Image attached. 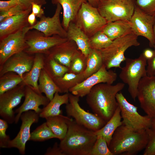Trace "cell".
Listing matches in <instances>:
<instances>
[{
	"instance_id": "cell-1",
	"label": "cell",
	"mask_w": 155,
	"mask_h": 155,
	"mask_svg": "<svg viewBox=\"0 0 155 155\" xmlns=\"http://www.w3.org/2000/svg\"><path fill=\"white\" fill-rule=\"evenodd\" d=\"M125 86L122 82L115 85L98 84L94 86L86 96L87 103L94 114L107 122L119 106L116 95Z\"/></svg>"
},
{
	"instance_id": "cell-2",
	"label": "cell",
	"mask_w": 155,
	"mask_h": 155,
	"mask_svg": "<svg viewBox=\"0 0 155 155\" xmlns=\"http://www.w3.org/2000/svg\"><path fill=\"white\" fill-rule=\"evenodd\" d=\"M68 130L59 145L65 155H89L97 138L94 131L70 118Z\"/></svg>"
},
{
	"instance_id": "cell-3",
	"label": "cell",
	"mask_w": 155,
	"mask_h": 155,
	"mask_svg": "<svg viewBox=\"0 0 155 155\" xmlns=\"http://www.w3.org/2000/svg\"><path fill=\"white\" fill-rule=\"evenodd\" d=\"M148 140L146 129L135 131L122 125L115 131L108 147L113 155H133L145 148Z\"/></svg>"
},
{
	"instance_id": "cell-4",
	"label": "cell",
	"mask_w": 155,
	"mask_h": 155,
	"mask_svg": "<svg viewBox=\"0 0 155 155\" xmlns=\"http://www.w3.org/2000/svg\"><path fill=\"white\" fill-rule=\"evenodd\" d=\"M138 37L132 32L113 40L108 46L99 50L103 64L107 69L113 67H121V63L126 58L125 55L126 51L131 46L140 45Z\"/></svg>"
},
{
	"instance_id": "cell-5",
	"label": "cell",
	"mask_w": 155,
	"mask_h": 155,
	"mask_svg": "<svg viewBox=\"0 0 155 155\" xmlns=\"http://www.w3.org/2000/svg\"><path fill=\"white\" fill-rule=\"evenodd\" d=\"M125 66L121 68L119 78L128 86V91L134 101L137 98V88L141 79L147 75V60L142 53L137 58H126Z\"/></svg>"
},
{
	"instance_id": "cell-6",
	"label": "cell",
	"mask_w": 155,
	"mask_h": 155,
	"mask_svg": "<svg viewBox=\"0 0 155 155\" xmlns=\"http://www.w3.org/2000/svg\"><path fill=\"white\" fill-rule=\"evenodd\" d=\"M116 98L121 110L122 125L135 131L151 128L152 118L140 114L137 107L128 102L122 93H118Z\"/></svg>"
},
{
	"instance_id": "cell-7",
	"label": "cell",
	"mask_w": 155,
	"mask_h": 155,
	"mask_svg": "<svg viewBox=\"0 0 155 155\" xmlns=\"http://www.w3.org/2000/svg\"><path fill=\"white\" fill-rule=\"evenodd\" d=\"M135 5V0H104L99 1L97 8L107 22L117 20L130 21Z\"/></svg>"
},
{
	"instance_id": "cell-8",
	"label": "cell",
	"mask_w": 155,
	"mask_h": 155,
	"mask_svg": "<svg viewBox=\"0 0 155 155\" xmlns=\"http://www.w3.org/2000/svg\"><path fill=\"white\" fill-rule=\"evenodd\" d=\"M80 97L69 93V101L66 104V113L78 124L94 131L102 127L106 122L95 114L88 112L82 108L79 102Z\"/></svg>"
},
{
	"instance_id": "cell-9",
	"label": "cell",
	"mask_w": 155,
	"mask_h": 155,
	"mask_svg": "<svg viewBox=\"0 0 155 155\" xmlns=\"http://www.w3.org/2000/svg\"><path fill=\"white\" fill-rule=\"evenodd\" d=\"M74 22L89 38L102 30L107 23L97 8L88 2L83 3Z\"/></svg>"
},
{
	"instance_id": "cell-10",
	"label": "cell",
	"mask_w": 155,
	"mask_h": 155,
	"mask_svg": "<svg viewBox=\"0 0 155 155\" xmlns=\"http://www.w3.org/2000/svg\"><path fill=\"white\" fill-rule=\"evenodd\" d=\"M68 39L58 35L46 36L38 30H30L26 35V42L28 47L24 51L31 55L40 53L47 55L52 48Z\"/></svg>"
},
{
	"instance_id": "cell-11",
	"label": "cell",
	"mask_w": 155,
	"mask_h": 155,
	"mask_svg": "<svg viewBox=\"0 0 155 155\" xmlns=\"http://www.w3.org/2000/svg\"><path fill=\"white\" fill-rule=\"evenodd\" d=\"M30 25L9 34L0 40V66L15 54L24 51L28 46L26 42V33Z\"/></svg>"
},
{
	"instance_id": "cell-12",
	"label": "cell",
	"mask_w": 155,
	"mask_h": 155,
	"mask_svg": "<svg viewBox=\"0 0 155 155\" xmlns=\"http://www.w3.org/2000/svg\"><path fill=\"white\" fill-rule=\"evenodd\" d=\"M155 15L148 14L135 4L134 11L130 21L132 32L137 36H141L147 39L149 45L155 48V39L153 26Z\"/></svg>"
},
{
	"instance_id": "cell-13",
	"label": "cell",
	"mask_w": 155,
	"mask_h": 155,
	"mask_svg": "<svg viewBox=\"0 0 155 155\" xmlns=\"http://www.w3.org/2000/svg\"><path fill=\"white\" fill-rule=\"evenodd\" d=\"M108 70L103 64L98 71L70 89L69 92L74 95L83 97L86 96L92 88L98 84H112L117 80V74L113 70Z\"/></svg>"
},
{
	"instance_id": "cell-14",
	"label": "cell",
	"mask_w": 155,
	"mask_h": 155,
	"mask_svg": "<svg viewBox=\"0 0 155 155\" xmlns=\"http://www.w3.org/2000/svg\"><path fill=\"white\" fill-rule=\"evenodd\" d=\"M26 85L22 82L14 88L0 95V116L8 124L15 122L13 108L24 96Z\"/></svg>"
},
{
	"instance_id": "cell-15",
	"label": "cell",
	"mask_w": 155,
	"mask_h": 155,
	"mask_svg": "<svg viewBox=\"0 0 155 155\" xmlns=\"http://www.w3.org/2000/svg\"><path fill=\"white\" fill-rule=\"evenodd\" d=\"M137 98L140 106L147 115L155 117V75H146L140 80Z\"/></svg>"
},
{
	"instance_id": "cell-16",
	"label": "cell",
	"mask_w": 155,
	"mask_h": 155,
	"mask_svg": "<svg viewBox=\"0 0 155 155\" xmlns=\"http://www.w3.org/2000/svg\"><path fill=\"white\" fill-rule=\"evenodd\" d=\"M39 117V114L33 111L23 112L20 117L22 124L20 131L16 136L10 140L7 148H16L20 154L24 155L26 143L30 138V127L33 123L38 122Z\"/></svg>"
},
{
	"instance_id": "cell-17",
	"label": "cell",
	"mask_w": 155,
	"mask_h": 155,
	"mask_svg": "<svg viewBox=\"0 0 155 155\" xmlns=\"http://www.w3.org/2000/svg\"><path fill=\"white\" fill-rule=\"evenodd\" d=\"M56 5L55 13L52 17H46L44 15L35 24L30 26V30H38L43 33L46 36L58 35L67 38V31L64 28L60 20V14L62 7L59 3Z\"/></svg>"
},
{
	"instance_id": "cell-18",
	"label": "cell",
	"mask_w": 155,
	"mask_h": 155,
	"mask_svg": "<svg viewBox=\"0 0 155 155\" xmlns=\"http://www.w3.org/2000/svg\"><path fill=\"white\" fill-rule=\"evenodd\" d=\"M34 55L24 51L16 54L0 66V76L8 72H13L23 78V75L29 71L34 62Z\"/></svg>"
},
{
	"instance_id": "cell-19",
	"label": "cell",
	"mask_w": 155,
	"mask_h": 155,
	"mask_svg": "<svg viewBox=\"0 0 155 155\" xmlns=\"http://www.w3.org/2000/svg\"><path fill=\"white\" fill-rule=\"evenodd\" d=\"M25 99L22 105L16 109L15 111L17 113L15 116V123H17L21 114L24 112L30 110L34 111L39 114L42 109L39 106H46L50 100L45 96L37 92L31 86L26 85L25 89Z\"/></svg>"
},
{
	"instance_id": "cell-20",
	"label": "cell",
	"mask_w": 155,
	"mask_h": 155,
	"mask_svg": "<svg viewBox=\"0 0 155 155\" xmlns=\"http://www.w3.org/2000/svg\"><path fill=\"white\" fill-rule=\"evenodd\" d=\"M80 51L74 41L68 39L52 48L47 55L69 68L72 59Z\"/></svg>"
},
{
	"instance_id": "cell-21",
	"label": "cell",
	"mask_w": 155,
	"mask_h": 155,
	"mask_svg": "<svg viewBox=\"0 0 155 155\" xmlns=\"http://www.w3.org/2000/svg\"><path fill=\"white\" fill-rule=\"evenodd\" d=\"M32 11V6L22 13L7 18L0 22V40L29 26L28 17Z\"/></svg>"
},
{
	"instance_id": "cell-22",
	"label": "cell",
	"mask_w": 155,
	"mask_h": 155,
	"mask_svg": "<svg viewBox=\"0 0 155 155\" xmlns=\"http://www.w3.org/2000/svg\"><path fill=\"white\" fill-rule=\"evenodd\" d=\"M53 4L59 3L63 9L62 25L66 30L69 23L74 22L82 4L87 0H51Z\"/></svg>"
},
{
	"instance_id": "cell-23",
	"label": "cell",
	"mask_w": 155,
	"mask_h": 155,
	"mask_svg": "<svg viewBox=\"0 0 155 155\" xmlns=\"http://www.w3.org/2000/svg\"><path fill=\"white\" fill-rule=\"evenodd\" d=\"M67 32V38L74 41L79 49L87 57L91 49L89 37L74 22L69 23Z\"/></svg>"
},
{
	"instance_id": "cell-24",
	"label": "cell",
	"mask_w": 155,
	"mask_h": 155,
	"mask_svg": "<svg viewBox=\"0 0 155 155\" xmlns=\"http://www.w3.org/2000/svg\"><path fill=\"white\" fill-rule=\"evenodd\" d=\"M45 56L44 54H34L33 66L30 71L24 74L22 82L25 85L31 86L37 92L41 93L39 90L38 81L41 70L43 69Z\"/></svg>"
},
{
	"instance_id": "cell-25",
	"label": "cell",
	"mask_w": 155,
	"mask_h": 155,
	"mask_svg": "<svg viewBox=\"0 0 155 155\" xmlns=\"http://www.w3.org/2000/svg\"><path fill=\"white\" fill-rule=\"evenodd\" d=\"M58 92H56L53 98L49 103L42 109L39 117L46 119V118L62 115L61 106L67 104L69 101V93L60 95Z\"/></svg>"
},
{
	"instance_id": "cell-26",
	"label": "cell",
	"mask_w": 155,
	"mask_h": 155,
	"mask_svg": "<svg viewBox=\"0 0 155 155\" xmlns=\"http://www.w3.org/2000/svg\"><path fill=\"white\" fill-rule=\"evenodd\" d=\"M102 30L113 40L133 32L130 22L123 20L107 22Z\"/></svg>"
},
{
	"instance_id": "cell-27",
	"label": "cell",
	"mask_w": 155,
	"mask_h": 155,
	"mask_svg": "<svg viewBox=\"0 0 155 155\" xmlns=\"http://www.w3.org/2000/svg\"><path fill=\"white\" fill-rule=\"evenodd\" d=\"M121 118L120 109L118 106L113 115L105 125L101 129L94 131L96 135H101L106 140L108 146L115 131L122 125Z\"/></svg>"
},
{
	"instance_id": "cell-28",
	"label": "cell",
	"mask_w": 155,
	"mask_h": 155,
	"mask_svg": "<svg viewBox=\"0 0 155 155\" xmlns=\"http://www.w3.org/2000/svg\"><path fill=\"white\" fill-rule=\"evenodd\" d=\"M85 79L84 72L75 74L68 72L63 76L53 80L59 89L60 93H67L70 89Z\"/></svg>"
},
{
	"instance_id": "cell-29",
	"label": "cell",
	"mask_w": 155,
	"mask_h": 155,
	"mask_svg": "<svg viewBox=\"0 0 155 155\" xmlns=\"http://www.w3.org/2000/svg\"><path fill=\"white\" fill-rule=\"evenodd\" d=\"M70 118L61 115L46 118V123L57 138L60 140L65 136L68 130L67 121Z\"/></svg>"
},
{
	"instance_id": "cell-30",
	"label": "cell",
	"mask_w": 155,
	"mask_h": 155,
	"mask_svg": "<svg viewBox=\"0 0 155 155\" xmlns=\"http://www.w3.org/2000/svg\"><path fill=\"white\" fill-rule=\"evenodd\" d=\"M38 81L40 92L44 93L50 101L53 98L56 92L60 93L59 89L44 69L41 71Z\"/></svg>"
},
{
	"instance_id": "cell-31",
	"label": "cell",
	"mask_w": 155,
	"mask_h": 155,
	"mask_svg": "<svg viewBox=\"0 0 155 155\" xmlns=\"http://www.w3.org/2000/svg\"><path fill=\"white\" fill-rule=\"evenodd\" d=\"M86 58V67L84 72L85 79L98 71L103 65L102 56L99 50L91 49Z\"/></svg>"
},
{
	"instance_id": "cell-32",
	"label": "cell",
	"mask_w": 155,
	"mask_h": 155,
	"mask_svg": "<svg viewBox=\"0 0 155 155\" xmlns=\"http://www.w3.org/2000/svg\"><path fill=\"white\" fill-rule=\"evenodd\" d=\"M45 56L43 69L52 79L62 77L69 71L67 67L59 63L48 55Z\"/></svg>"
},
{
	"instance_id": "cell-33",
	"label": "cell",
	"mask_w": 155,
	"mask_h": 155,
	"mask_svg": "<svg viewBox=\"0 0 155 155\" xmlns=\"http://www.w3.org/2000/svg\"><path fill=\"white\" fill-rule=\"evenodd\" d=\"M23 78L13 72H8L0 76V95L17 86Z\"/></svg>"
},
{
	"instance_id": "cell-34",
	"label": "cell",
	"mask_w": 155,
	"mask_h": 155,
	"mask_svg": "<svg viewBox=\"0 0 155 155\" xmlns=\"http://www.w3.org/2000/svg\"><path fill=\"white\" fill-rule=\"evenodd\" d=\"M53 138H57L45 122L31 133L30 140L43 142Z\"/></svg>"
},
{
	"instance_id": "cell-35",
	"label": "cell",
	"mask_w": 155,
	"mask_h": 155,
	"mask_svg": "<svg viewBox=\"0 0 155 155\" xmlns=\"http://www.w3.org/2000/svg\"><path fill=\"white\" fill-rule=\"evenodd\" d=\"M113 41L102 30L97 32L89 38L91 48L98 50L107 48Z\"/></svg>"
},
{
	"instance_id": "cell-36",
	"label": "cell",
	"mask_w": 155,
	"mask_h": 155,
	"mask_svg": "<svg viewBox=\"0 0 155 155\" xmlns=\"http://www.w3.org/2000/svg\"><path fill=\"white\" fill-rule=\"evenodd\" d=\"M87 65V58L80 51L72 59L68 72L75 74L84 72Z\"/></svg>"
},
{
	"instance_id": "cell-37",
	"label": "cell",
	"mask_w": 155,
	"mask_h": 155,
	"mask_svg": "<svg viewBox=\"0 0 155 155\" xmlns=\"http://www.w3.org/2000/svg\"><path fill=\"white\" fill-rule=\"evenodd\" d=\"M89 155H113L106 140L101 135H98Z\"/></svg>"
},
{
	"instance_id": "cell-38",
	"label": "cell",
	"mask_w": 155,
	"mask_h": 155,
	"mask_svg": "<svg viewBox=\"0 0 155 155\" xmlns=\"http://www.w3.org/2000/svg\"><path fill=\"white\" fill-rule=\"evenodd\" d=\"M31 6H28L21 3L7 11L0 12V22L8 18L22 13Z\"/></svg>"
},
{
	"instance_id": "cell-39",
	"label": "cell",
	"mask_w": 155,
	"mask_h": 155,
	"mask_svg": "<svg viewBox=\"0 0 155 155\" xmlns=\"http://www.w3.org/2000/svg\"><path fill=\"white\" fill-rule=\"evenodd\" d=\"M135 4L145 13L155 15V0H135Z\"/></svg>"
},
{
	"instance_id": "cell-40",
	"label": "cell",
	"mask_w": 155,
	"mask_h": 155,
	"mask_svg": "<svg viewBox=\"0 0 155 155\" xmlns=\"http://www.w3.org/2000/svg\"><path fill=\"white\" fill-rule=\"evenodd\" d=\"M8 124L5 120L0 119V147L1 148H7L11 140L9 136L6 133Z\"/></svg>"
},
{
	"instance_id": "cell-41",
	"label": "cell",
	"mask_w": 155,
	"mask_h": 155,
	"mask_svg": "<svg viewBox=\"0 0 155 155\" xmlns=\"http://www.w3.org/2000/svg\"><path fill=\"white\" fill-rule=\"evenodd\" d=\"M146 131L148 135V140L143 154L155 155V130L149 128Z\"/></svg>"
},
{
	"instance_id": "cell-42",
	"label": "cell",
	"mask_w": 155,
	"mask_h": 155,
	"mask_svg": "<svg viewBox=\"0 0 155 155\" xmlns=\"http://www.w3.org/2000/svg\"><path fill=\"white\" fill-rule=\"evenodd\" d=\"M21 3L17 0H0V12L7 11Z\"/></svg>"
},
{
	"instance_id": "cell-43",
	"label": "cell",
	"mask_w": 155,
	"mask_h": 155,
	"mask_svg": "<svg viewBox=\"0 0 155 155\" xmlns=\"http://www.w3.org/2000/svg\"><path fill=\"white\" fill-rule=\"evenodd\" d=\"M154 55L150 59L147 60V66L146 68L147 75L152 76L154 75L155 71V48H154Z\"/></svg>"
},
{
	"instance_id": "cell-44",
	"label": "cell",
	"mask_w": 155,
	"mask_h": 155,
	"mask_svg": "<svg viewBox=\"0 0 155 155\" xmlns=\"http://www.w3.org/2000/svg\"><path fill=\"white\" fill-rule=\"evenodd\" d=\"M45 155H65L57 142H55L52 147H49Z\"/></svg>"
},
{
	"instance_id": "cell-45",
	"label": "cell",
	"mask_w": 155,
	"mask_h": 155,
	"mask_svg": "<svg viewBox=\"0 0 155 155\" xmlns=\"http://www.w3.org/2000/svg\"><path fill=\"white\" fill-rule=\"evenodd\" d=\"M31 5L32 12L34 14L36 17L40 18L44 15V11L41 7L42 5L34 3H32Z\"/></svg>"
},
{
	"instance_id": "cell-46",
	"label": "cell",
	"mask_w": 155,
	"mask_h": 155,
	"mask_svg": "<svg viewBox=\"0 0 155 155\" xmlns=\"http://www.w3.org/2000/svg\"><path fill=\"white\" fill-rule=\"evenodd\" d=\"M21 3H23L28 6L32 5V3H34L42 5L46 4V0H17Z\"/></svg>"
},
{
	"instance_id": "cell-47",
	"label": "cell",
	"mask_w": 155,
	"mask_h": 155,
	"mask_svg": "<svg viewBox=\"0 0 155 155\" xmlns=\"http://www.w3.org/2000/svg\"><path fill=\"white\" fill-rule=\"evenodd\" d=\"M147 60L151 59L154 55V50L150 49H145L142 53Z\"/></svg>"
},
{
	"instance_id": "cell-48",
	"label": "cell",
	"mask_w": 155,
	"mask_h": 155,
	"mask_svg": "<svg viewBox=\"0 0 155 155\" xmlns=\"http://www.w3.org/2000/svg\"><path fill=\"white\" fill-rule=\"evenodd\" d=\"M28 21L29 25L31 26L34 25L36 22V16L32 11L28 16Z\"/></svg>"
},
{
	"instance_id": "cell-49",
	"label": "cell",
	"mask_w": 155,
	"mask_h": 155,
	"mask_svg": "<svg viewBox=\"0 0 155 155\" xmlns=\"http://www.w3.org/2000/svg\"><path fill=\"white\" fill-rule=\"evenodd\" d=\"M88 2L94 7L97 8L99 3V0H87Z\"/></svg>"
},
{
	"instance_id": "cell-50",
	"label": "cell",
	"mask_w": 155,
	"mask_h": 155,
	"mask_svg": "<svg viewBox=\"0 0 155 155\" xmlns=\"http://www.w3.org/2000/svg\"><path fill=\"white\" fill-rule=\"evenodd\" d=\"M150 128L155 130V117L152 118L151 126Z\"/></svg>"
},
{
	"instance_id": "cell-51",
	"label": "cell",
	"mask_w": 155,
	"mask_h": 155,
	"mask_svg": "<svg viewBox=\"0 0 155 155\" xmlns=\"http://www.w3.org/2000/svg\"><path fill=\"white\" fill-rule=\"evenodd\" d=\"M153 33H154V34L155 39V20L154 22L153 25Z\"/></svg>"
},
{
	"instance_id": "cell-52",
	"label": "cell",
	"mask_w": 155,
	"mask_h": 155,
	"mask_svg": "<svg viewBox=\"0 0 155 155\" xmlns=\"http://www.w3.org/2000/svg\"><path fill=\"white\" fill-rule=\"evenodd\" d=\"M154 75H155V71L154 72Z\"/></svg>"
},
{
	"instance_id": "cell-53",
	"label": "cell",
	"mask_w": 155,
	"mask_h": 155,
	"mask_svg": "<svg viewBox=\"0 0 155 155\" xmlns=\"http://www.w3.org/2000/svg\"><path fill=\"white\" fill-rule=\"evenodd\" d=\"M102 0H99V1H102Z\"/></svg>"
},
{
	"instance_id": "cell-54",
	"label": "cell",
	"mask_w": 155,
	"mask_h": 155,
	"mask_svg": "<svg viewBox=\"0 0 155 155\" xmlns=\"http://www.w3.org/2000/svg\"></svg>"
}]
</instances>
